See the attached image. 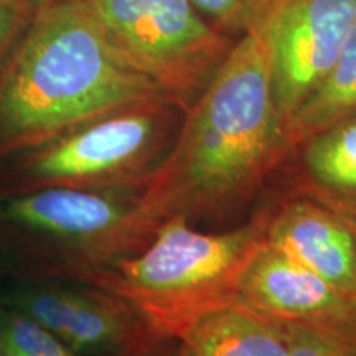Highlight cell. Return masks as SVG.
<instances>
[{
  "instance_id": "cell-10",
  "label": "cell",
  "mask_w": 356,
  "mask_h": 356,
  "mask_svg": "<svg viewBox=\"0 0 356 356\" xmlns=\"http://www.w3.org/2000/svg\"><path fill=\"white\" fill-rule=\"evenodd\" d=\"M175 340L181 356H291L286 325L239 300L198 315Z\"/></svg>"
},
{
  "instance_id": "cell-7",
  "label": "cell",
  "mask_w": 356,
  "mask_h": 356,
  "mask_svg": "<svg viewBox=\"0 0 356 356\" xmlns=\"http://www.w3.org/2000/svg\"><path fill=\"white\" fill-rule=\"evenodd\" d=\"M356 20V0H275L259 26L284 129L317 89Z\"/></svg>"
},
{
  "instance_id": "cell-18",
  "label": "cell",
  "mask_w": 356,
  "mask_h": 356,
  "mask_svg": "<svg viewBox=\"0 0 356 356\" xmlns=\"http://www.w3.org/2000/svg\"><path fill=\"white\" fill-rule=\"evenodd\" d=\"M157 343H159V341H157ZM154 348H155V343H154V345H150L149 348L142 350V351H139V353H136V355H132V356H155V353H154Z\"/></svg>"
},
{
  "instance_id": "cell-14",
  "label": "cell",
  "mask_w": 356,
  "mask_h": 356,
  "mask_svg": "<svg viewBox=\"0 0 356 356\" xmlns=\"http://www.w3.org/2000/svg\"><path fill=\"white\" fill-rule=\"evenodd\" d=\"M275 0H191L195 7L231 37H243L262 25Z\"/></svg>"
},
{
  "instance_id": "cell-13",
  "label": "cell",
  "mask_w": 356,
  "mask_h": 356,
  "mask_svg": "<svg viewBox=\"0 0 356 356\" xmlns=\"http://www.w3.org/2000/svg\"><path fill=\"white\" fill-rule=\"evenodd\" d=\"M0 356H79L37 320L0 302Z\"/></svg>"
},
{
  "instance_id": "cell-5",
  "label": "cell",
  "mask_w": 356,
  "mask_h": 356,
  "mask_svg": "<svg viewBox=\"0 0 356 356\" xmlns=\"http://www.w3.org/2000/svg\"><path fill=\"white\" fill-rule=\"evenodd\" d=\"M114 50L186 111L236 42L191 0H83Z\"/></svg>"
},
{
  "instance_id": "cell-16",
  "label": "cell",
  "mask_w": 356,
  "mask_h": 356,
  "mask_svg": "<svg viewBox=\"0 0 356 356\" xmlns=\"http://www.w3.org/2000/svg\"><path fill=\"white\" fill-rule=\"evenodd\" d=\"M286 327L291 338V356H356L353 351L332 343L314 333L292 327V325H286Z\"/></svg>"
},
{
  "instance_id": "cell-12",
  "label": "cell",
  "mask_w": 356,
  "mask_h": 356,
  "mask_svg": "<svg viewBox=\"0 0 356 356\" xmlns=\"http://www.w3.org/2000/svg\"><path fill=\"white\" fill-rule=\"evenodd\" d=\"M351 113H356V20L335 65L286 124L289 147L302 144Z\"/></svg>"
},
{
  "instance_id": "cell-6",
  "label": "cell",
  "mask_w": 356,
  "mask_h": 356,
  "mask_svg": "<svg viewBox=\"0 0 356 356\" xmlns=\"http://www.w3.org/2000/svg\"><path fill=\"white\" fill-rule=\"evenodd\" d=\"M78 282L83 286L8 275L0 282V302L37 320L79 356H132L157 343L122 299Z\"/></svg>"
},
{
  "instance_id": "cell-1",
  "label": "cell",
  "mask_w": 356,
  "mask_h": 356,
  "mask_svg": "<svg viewBox=\"0 0 356 356\" xmlns=\"http://www.w3.org/2000/svg\"><path fill=\"white\" fill-rule=\"evenodd\" d=\"M185 113L173 147L140 180V211L154 231L167 218L241 202L289 149L259 26L236 40Z\"/></svg>"
},
{
  "instance_id": "cell-8",
  "label": "cell",
  "mask_w": 356,
  "mask_h": 356,
  "mask_svg": "<svg viewBox=\"0 0 356 356\" xmlns=\"http://www.w3.org/2000/svg\"><path fill=\"white\" fill-rule=\"evenodd\" d=\"M238 300L356 353V293L341 291L266 241L239 279Z\"/></svg>"
},
{
  "instance_id": "cell-15",
  "label": "cell",
  "mask_w": 356,
  "mask_h": 356,
  "mask_svg": "<svg viewBox=\"0 0 356 356\" xmlns=\"http://www.w3.org/2000/svg\"><path fill=\"white\" fill-rule=\"evenodd\" d=\"M32 13L25 0H0V61L24 33Z\"/></svg>"
},
{
  "instance_id": "cell-3",
  "label": "cell",
  "mask_w": 356,
  "mask_h": 356,
  "mask_svg": "<svg viewBox=\"0 0 356 356\" xmlns=\"http://www.w3.org/2000/svg\"><path fill=\"white\" fill-rule=\"evenodd\" d=\"M269 216L228 233H200L186 216L155 228L139 251L73 275L122 299L155 341L175 340L213 307L238 300L239 279L266 241Z\"/></svg>"
},
{
  "instance_id": "cell-9",
  "label": "cell",
  "mask_w": 356,
  "mask_h": 356,
  "mask_svg": "<svg viewBox=\"0 0 356 356\" xmlns=\"http://www.w3.org/2000/svg\"><path fill=\"white\" fill-rule=\"evenodd\" d=\"M266 244L341 291L356 293V222L323 203L293 202L266 231Z\"/></svg>"
},
{
  "instance_id": "cell-2",
  "label": "cell",
  "mask_w": 356,
  "mask_h": 356,
  "mask_svg": "<svg viewBox=\"0 0 356 356\" xmlns=\"http://www.w3.org/2000/svg\"><path fill=\"white\" fill-rule=\"evenodd\" d=\"M0 70V160L163 96L106 40L83 0L43 7Z\"/></svg>"
},
{
  "instance_id": "cell-11",
  "label": "cell",
  "mask_w": 356,
  "mask_h": 356,
  "mask_svg": "<svg viewBox=\"0 0 356 356\" xmlns=\"http://www.w3.org/2000/svg\"><path fill=\"white\" fill-rule=\"evenodd\" d=\"M302 144L304 165L323 204L356 222V113L315 132Z\"/></svg>"
},
{
  "instance_id": "cell-4",
  "label": "cell",
  "mask_w": 356,
  "mask_h": 356,
  "mask_svg": "<svg viewBox=\"0 0 356 356\" xmlns=\"http://www.w3.org/2000/svg\"><path fill=\"white\" fill-rule=\"evenodd\" d=\"M177 108L165 96L150 97L2 159L0 195L140 180L159 163Z\"/></svg>"
},
{
  "instance_id": "cell-17",
  "label": "cell",
  "mask_w": 356,
  "mask_h": 356,
  "mask_svg": "<svg viewBox=\"0 0 356 356\" xmlns=\"http://www.w3.org/2000/svg\"><path fill=\"white\" fill-rule=\"evenodd\" d=\"M60 2H73V0H25V3L29 6V8L32 12H37L40 8L53 6V3H60Z\"/></svg>"
},
{
  "instance_id": "cell-19",
  "label": "cell",
  "mask_w": 356,
  "mask_h": 356,
  "mask_svg": "<svg viewBox=\"0 0 356 356\" xmlns=\"http://www.w3.org/2000/svg\"><path fill=\"white\" fill-rule=\"evenodd\" d=\"M6 277H7L6 273H3V269H2V267H0V282H2V280L6 279Z\"/></svg>"
}]
</instances>
